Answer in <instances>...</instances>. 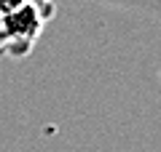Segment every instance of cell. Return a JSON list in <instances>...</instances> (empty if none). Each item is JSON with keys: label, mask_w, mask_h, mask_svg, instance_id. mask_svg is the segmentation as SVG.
<instances>
[{"label": "cell", "mask_w": 161, "mask_h": 152, "mask_svg": "<svg viewBox=\"0 0 161 152\" xmlns=\"http://www.w3.org/2000/svg\"><path fill=\"white\" fill-rule=\"evenodd\" d=\"M22 6H27V0H0V16H6V13L16 11Z\"/></svg>", "instance_id": "obj_2"}, {"label": "cell", "mask_w": 161, "mask_h": 152, "mask_svg": "<svg viewBox=\"0 0 161 152\" xmlns=\"http://www.w3.org/2000/svg\"><path fill=\"white\" fill-rule=\"evenodd\" d=\"M38 27H40V19H38V13H35V8L32 6H22V8H16V11H11V13L3 16V32L0 35L22 38V40H27V45H30V40L38 35Z\"/></svg>", "instance_id": "obj_1"}]
</instances>
